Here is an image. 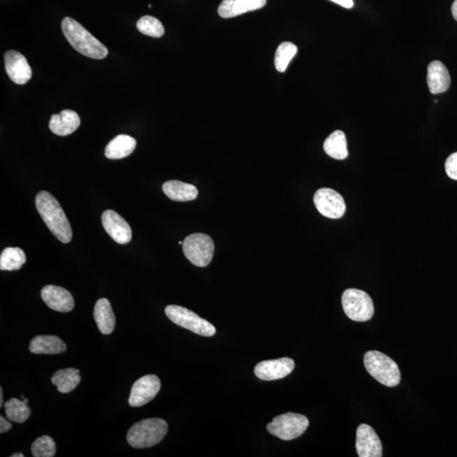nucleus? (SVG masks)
Segmentation results:
<instances>
[{
  "instance_id": "c85d7f7f",
  "label": "nucleus",
  "mask_w": 457,
  "mask_h": 457,
  "mask_svg": "<svg viewBox=\"0 0 457 457\" xmlns=\"http://www.w3.org/2000/svg\"><path fill=\"white\" fill-rule=\"evenodd\" d=\"M31 450L34 457H53L56 453V444L50 436L44 435L34 441Z\"/></svg>"
},
{
  "instance_id": "9b49d317",
  "label": "nucleus",
  "mask_w": 457,
  "mask_h": 457,
  "mask_svg": "<svg viewBox=\"0 0 457 457\" xmlns=\"http://www.w3.org/2000/svg\"><path fill=\"white\" fill-rule=\"evenodd\" d=\"M356 447L360 457L382 456V444L370 425H359L356 430Z\"/></svg>"
},
{
  "instance_id": "b1692460",
  "label": "nucleus",
  "mask_w": 457,
  "mask_h": 457,
  "mask_svg": "<svg viewBox=\"0 0 457 457\" xmlns=\"http://www.w3.org/2000/svg\"><path fill=\"white\" fill-rule=\"evenodd\" d=\"M80 371L75 368H66L59 370L52 377V383L57 387V390L63 394H67L73 391L81 382Z\"/></svg>"
},
{
  "instance_id": "9d476101",
  "label": "nucleus",
  "mask_w": 457,
  "mask_h": 457,
  "mask_svg": "<svg viewBox=\"0 0 457 457\" xmlns=\"http://www.w3.org/2000/svg\"><path fill=\"white\" fill-rule=\"evenodd\" d=\"M161 389V382L157 376L146 375L136 380L131 388L129 398L131 407H139L151 402Z\"/></svg>"
},
{
  "instance_id": "bb28decb",
  "label": "nucleus",
  "mask_w": 457,
  "mask_h": 457,
  "mask_svg": "<svg viewBox=\"0 0 457 457\" xmlns=\"http://www.w3.org/2000/svg\"><path fill=\"white\" fill-rule=\"evenodd\" d=\"M296 53H298V47L294 43L290 42L280 43L275 58L276 69L280 72L286 71L289 64Z\"/></svg>"
},
{
  "instance_id": "cd10ccee",
  "label": "nucleus",
  "mask_w": 457,
  "mask_h": 457,
  "mask_svg": "<svg viewBox=\"0 0 457 457\" xmlns=\"http://www.w3.org/2000/svg\"><path fill=\"white\" fill-rule=\"evenodd\" d=\"M140 33L152 38H161L164 34V27L161 22L150 15H145L136 23Z\"/></svg>"
},
{
  "instance_id": "ddd939ff",
  "label": "nucleus",
  "mask_w": 457,
  "mask_h": 457,
  "mask_svg": "<svg viewBox=\"0 0 457 457\" xmlns=\"http://www.w3.org/2000/svg\"><path fill=\"white\" fill-rule=\"evenodd\" d=\"M102 224L108 234L115 242L127 244L132 238L131 228L125 219L114 210H106L102 215Z\"/></svg>"
},
{
  "instance_id": "a211bd4d",
  "label": "nucleus",
  "mask_w": 457,
  "mask_h": 457,
  "mask_svg": "<svg viewBox=\"0 0 457 457\" xmlns=\"http://www.w3.org/2000/svg\"><path fill=\"white\" fill-rule=\"evenodd\" d=\"M80 124L81 120L78 113L73 110H66L51 116L50 129L55 135L65 136L78 130Z\"/></svg>"
},
{
  "instance_id": "c756f323",
  "label": "nucleus",
  "mask_w": 457,
  "mask_h": 457,
  "mask_svg": "<svg viewBox=\"0 0 457 457\" xmlns=\"http://www.w3.org/2000/svg\"><path fill=\"white\" fill-rule=\"evenodd\" d=\"M444 167L449 177L457 180V152L449 156Z\"/></svg>"
},
{
  "instance_id": "473e14b6",
  "label": "nucleus",
  "mask_w": 457,
  "mask_h": 457,
  "mask_svg": "<svg viewBox=\"0 0 457 457\" xmlns=\"http://www.w3.org/2000/svg\"><path fill=\"white\" fill-rule=\"evenodd\" d=\"M451 13H452L453 17H454V19L457 22V0H455V1L453 2V3H452Z\"/></svg>"
},
{
  "instance_id": "423d86ee",
  "label": "nucleus",
  "mask_w": 457,
  "mask_h": 457,
  "mask_svg": "<svg viewBox=\"0 0 457 457\" xmlns=\"http://www.w3.org/2000/svg\"><path fill=\"white\" fill-rule=\"evenodd\" d=\"M166 314L172 322L196 335L207 338L215 335L216 328L212 324L186 307L170 305L166 308Z\"/></svg>"
},
{
  "instance_id": "20e7f679",
  "label": "nucleus",
  "mask_w": 457,
  "mask_h": 457,
  "mask_svg": "<svg viewBox=\"0 0 457 457\" xmlns=\"http://www.w3.org/2000/svg\"><path fill=\"white\" fill-rule=\"evenodd\" d=\"M364 365L368 374L387 387H395L400 382L398 365L394 360L378 351H368Z\"/></svg>"
},
{
  "instance_id": "5701e85b",
  "label": "nucleus",
  "mask_w": 457,
  "mask_h": 457,
  "mask_svg": "<svg viewBox=\"0 0 457 457\" xmlns=\"http://www.w3.org/2000/svg\"><path fill=\"white\" fill-rule=\"evenodd\" d=\"M324 150L330 157L342 160L347 158V143L346 135L342 131L333 132L324 143Z\"/></svg>"
},
{
  "instance_id": "7ed1b4c3",
  "label": "nucleus",
  "mask_w": 457,
  "mask_h": 457,
  "mask_svg": "<svg viewBox=\"0 0 457 457\" xmlns=\"http://www.w3.org/2000/svg\"><path fill=\"white\" fill-rule=\"evenodd\" d=\"M168 424L160 419H148L140 421L130 428L127 441L136 449L150 448L161 442L167 435Z\"/></svg>"
},
{
  "instance_id": "7c9ffc66",
  "label": "nucleus",
  "mask_w": 457,
  "mask_h": 457,
  "mask_svg": "<svg viewBox=\"0 0 457 457\" xmlns=\"http://www.w3.org/2000/svg\"><path fill=\"white\" fill-rule=\"evenodd\" d=\"M12 428V425L10 422L3 418V416H0V433L3 434V433L8 432Z\"/></svg>"
},
{
  "instance_id": "f03ea898",
  "label": "nucleus",
  "mask_w": 457,
  "mask_h": 457,
  "mask_svg": "<svg viewBox=\"0 0 457 457\" xmlns=\"http://www.w3.org/2000/svg\"><path fill=\"white\" fill-rule=\"evenodd\" d=\"M61 27L68 42L79 53L95 59H103L109 54L107 48L74 19L64 18Z\"/></svg>"
},
{
  "instance_id": "f704fd0d",
  "label": "nucleus",
  "mask_w": 457,
  "mask_h": 457,
  "mask_svg": "<svg viewBox=\"0 0 457 457\" xmlns=\"http://www.w3.org/2000/svg\"><path fill=\"white\" fill-rule=\"evenodd\" d=\"M11 457H24L22 453H15V454L12 455Z\"/></svg>"
},
{
  "instance_id": "6e6552de",
  "label": "nucleus",
  "mask_w": 457,
  "mask_h": 457,
  "mask_svg": "<svg viewBox=\"0 0 457 457\" xmlns=\"http://www.w3.org/2000/svg\"><path fill=\"white\" fill-rule=\"evenodd\" d=\"M310 421L307 416L288 412L273 419L272 422L268 424L267 430L279 439L291 440L303 435Z\"/></svg>"
},
{
  "instance_id": "2f4dec72",
  "label": "nucleus",
  "mask_w": 457,
  "mask_h": 457,
  "mask_svg": "<svg viewBox=\"0 0 457 457\" xmlns=\"http://www.w3.org/2000/svg\"><path fill=\"white\" fill-rule=\"evenodd\" d=\"M331 1L338 3L339 6L347 8V9H351L354 5V0H331Z\"/></svg>"
},
{
  "instance_id": "4468645a",
  "label": "nucleus",
  "mask_w": 457,
  "mask_h": 457,
  "mask_svg": "<svg viewBox=\"0 0 457 457\" xmlns=\"http://www.w3.org/2000/svg\"><path fill=\"white\" fill-rule=\"evenodd\" d=\"M6 70L12 82L24 85L31 78V69L23 55L10 50L5 55Z\"/></svg>"
},
{
  "instance_id": "0eeeda50",
  "label": "nucleus",
  "mask_w": 457,
  "mask_h": 457,
  "mask_svg": "<svg viewBox=\"0 0 457 457\" xmlns=\"http://www.w3.org/2000/svg\"><path fill=\"white\" fill-rule=\"evenodd\" d=\"M183 252L186 258L196 267H206L215 254V243L210 235L195 233L184 240Z\"/></svg>"
},
{
  "instance_id": "4be33fe9",
  "label": "nucleus",
  "mask_w": 457,
  "mask_h": 457,
  "mask_svg": "<svg viewBox=\"0 0 457 457\" xmlns=\"http://www.w3.org/2000/svg\"><path fill=\"white\" fill-rule=\"evenodd\" d=\"M136 140L128 135H119L108 144L106 156L110 159H120L127 157L134 152Z\"/></svg>"
},
{
  "instance_id": "6ab92c4d",
  "label": "nucleus",
  "mask_w": 457,
  "mask_h": 457,
  "mask_svg": "<svg viewBox=\"0 0 457 457\" xmlns=\"http://www.w3.org/2000/svg\"><path fill=\"white\" fill-rule=\"evenodd\" d=\"M164 194L175 202L192 201L198 195L196 187L180 180H168L163 184Z\"/></svg>"
},
{
  "instance_id": "412c9836",
  "label": "nucleus",
  "mask_w": 457,
  "mask_h": 457,
  "mask_svg": "<svg viewBox=\"0 0 457 457\" xmlns=\"http://www.w3.org/2000/svg\"><path fill=\"white\" fill-rule=\"evenodd\" d=\"M94 319L100 332L110 335L115 327V316L109 300L101 298L96 303L94 312Z\"/></svg>"
},
{
  "instance_id": "39448f33",
  "label": "nucleus",
  "mask_w": 457,
  "mask_h": 457,
  "mask_svg": "<svg viewBox=\"0 0 457 457\" xmlns=\"http://www.w3.org/2000/svg\"><path fill=\"white\" fill-rule=\"evenodd\" d=\"M342 303L344 314L354 321H368L374 316V303L370 295L363 291L347 289L343 292Z\"/></svg>"
},
{
  "instance_id": "1a4fd4ad",
  "label": "nucleus",
  "mask_w": 457,
  "mask_h": 457,
  "mask_svg": "<svg viewBox=\"0 0 457 457\" xmlns=\"http://www.w3.org/2000/svg\"><path fill=\"white\" fill-rule=\"evenodd\" d=\"M314 203L317 210L324 217L340 219L346 212V203L342 195L331 188H320L317 191Z\"/></svg>"
},
{
  "instance_id": "dca6fc26",
  "label": "nucleus",
  "mask_w": 457,
  "mask_h": 457,
  "mask_svg": "<svg viewBox=\"0 0 457 457\" xmlns=\"http://www.w3.org/2000/svg\"><path fill=\"white\" fill-rule=\"evenodd\" d=\"M267 0H223L218 9L222 18H232L247 12L262 9Z\"/></svg>"
},
{
  "instance_id": "72a5a7b5",
  "label": "nucleus",
  "mask_w": 457,
  "mask_h": 457,
  "mask_svg": "<svg viewBox=\"0 0 457 457\" xmlns=\"http://www.w3.org/2000/svg\"><path fill=\"white\" fill-rule=\"evenodd\" d=\"M3 390L2 388H0V407H3Z\"/></svg>"
},
{
  "instance_id": "f3484780",
  "label": "nucleus",
  "mask_w": 457,
  "mask_h": 457,
  "mask_svg": "<svg viewBox=\"0 0 457 457\" xmlns=\"http://www.w3.org/2000/svg\"><path fill=\"white\" fill-rule=\"evenodd\" d=\"M427 81L433 94H443L449 89L451 86V76L442 62L435 60L428 65Z\"/></svg>"
},
{
  "instance_id": "f8f14e48",
  "label": "nucleus",
  "mask_w": 457,
  "mask_h": 457,
  "mask_svg": "<svg viewBox=\"0 0 457 457\" xmlns=\"http://www.w3.org/2000/svg\"><path fill=\"white\" fill-rule=\"evenodd\" d=\"M294 361L283 358L275 360H267L256 364L255 375L259 379L266 381L286 378L294 370Z\"/></svg>"
},
{
  "instance_id": "aec40b11",
  "label": "nucleus",
  "mask_w": 457,
  "mask_h": 457,
  "mask_svg": "<svg viewBox=\"0 0 457 457\" xmlns=\"http://www.w3.org/2000/svg\"><path fill=\"white\" fill-rule=\"evenodd\" d=\"M29 349L34 354H59L66 351V344L57 336H36L30 343Z\"/></svg>"
},
{
  "instance_id": "f257e3e1",
  "label": "nucleus",
  "mask_w": 457,
  "mask_h": 457,
  "mask_svg": "<svg viewBox=\"0 0 457 457\" xmlns=\"http://www.w3.org/2000/svg\"><path fill=\"white\" fill-rule=\"evenodd\" d=\"M36 207L55 238L63 243H69L72 239L71 224L55 196L45 191H40L36 196Z\"/></svg>"
},
{
  "instance_id": "a878e982",
  "label": "nucleus",
  "mask_w": 457,
  "mask_h": 457,
  "mask_svg": "<svg viewBox=\"0 0 457 457\" xmlns=\"http://www.w3.org/2000/svg\"><path fill=\"white\" fill-rule=\"evenodd\" d=\"M5 409L7 419L17 423H25L31 415V409L27 403L17 398L8 400Z\"/></svg>"
},
{
  "instance_id": "393cba45",
  "label": "nucleus",
  "mask_w": 457,
  "mask_h": 457,
  "mask_svg": "<svg viewBox=\"0 0 457 457\" xmlns=\"http://www.w3.org/2000/svg\"><path fill=\"white\" fill-rule=\"evenodd\" d=\"M25 263V252L19 247H7L0 255V270H18Z\"/></svg>"
},
{
  "instance_id": "2eb2a0df",
  "label": "nucleus",
  "mask_w": 457,
  "mask_h": 457,
  "mask_svg": "<svg viewBox=\"0 0 457 457\" xmlns=\"http://www.w3.org/2000/svg\"><path fill=\"white\" fill-rule=\"evenodd\" d=\"M41 296L48 307L55 311L68 312L73 310L75 306L73 296L70 292L66 289L53 284L43 287Z\"/></svg>"
}]
</instances>
